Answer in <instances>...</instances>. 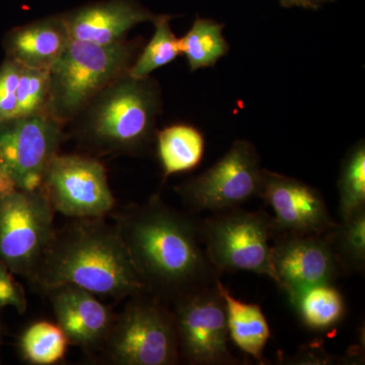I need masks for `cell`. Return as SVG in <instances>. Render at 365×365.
I'll return each instance as SVG.
<instances>
[{"instance_id":"obj_3","label":"cell","mask_w":365,"mask_h":365,"mask_svg":"<svg viewBox=\"0 0 365 365\" xmlns=\"http://www.w3.org/2000/svg\"><path fill=\"white\" fill-rule=\"evenodd\" d=\"M160 108L157 83L126 72L106 86L76 118L74 132L81 143L98 155H137L155 137Z\"/></svg>"},{"instance_id":"obj_20","label":"cell","mask_w":365,"mask_h":365,"mask_svg":"<svg viewBox=\"0 0 365 365\" xmlns=\"http://www.w3.org/2000/svg\"><path fill=\"white\" fill-rule=\"evenodd\" d=\"M223 26L197 19L189 32L179 39L181 54L186 56L192 71L215 66L228 51Z\"/></svg>"},{"instance_id":"obj_1","label":"cell","mask_w":365,"mask_h":365,"mask_svg":"<svg viewBox=\"0 0 365 365\" xmlns=\"http://www.w3.org/2000/svg\"><path fill=\"white\" fill-rule=\"evenodd\" d=\"M113 216L145 292L165 304L220 278L204 250L198 222L160 196L125 206Z\"/></svg>"},{"instance_id":"obj_4","label":"cell","mask_w":365,"mask_h":365,"mask_svg":"<svg viewBox=\"0 0 365 365\" xmlns=\"http://www.w3.org/2000/svg\"><path fill=\"white\" fill-rule=\"evenodd\" d=\"M133 44L96 45L71 40L49 69L45 114L61 125L74 121L106 86L128 72Z\"/></svg>"},{"instance_id":"obj_11","label":"cell","mask_w":365,"mask_h":365,"mask_svg":"<svg viewBox=\"0 0 365 365\" xmlns=\"http://www.w3.org/2000/svg\"><path fill=\"white\" fill-rule=\"evenodd\" d=\"M62 127L46 114L0 123V163L16 189L40 188L46 169L66 138Z\"/></svg>"},{"instance_id":"obj_2","label":"cell","mask_w":365,"mask_h":365,"mask_svg":"<svg viewBox=\"0 0 365 365\" xmlns=\"http://www.w3.org/2000/svg\"><path fill=\"white\" fill-rule=\"evenodd\" d=\"M31 283L42 292L76 285L117 300L146 292L119 230L105 217L71 220L55 230Z\"/></svg>"},{"instance_id":"obj_10","label":"cell","mask_w":365,"mask_h":365,"mask_svg":"<svg viewBox=\"0 0 365 365\" xmlns=\"http://www.w3.org/2000/svg\"><path fill=\"white\" fill-rule=\"evenodd\" d=\"M39 189L55 212L71 220L105 217L116 208L104 165L86 155H55Z\"/></svg>"},{"instance_id":"obj_17","label":"cell","mask_w":365,"mask_h":365,"mask_svg":"<svg viewBox=\"0 0 365 365\" xmlns=\"http://www.w3.org/2000/svg\"><path fill=\"white\" fill-rule=\"evenodd\" d=\"M215 283L225 302L228 337L242 352L253 357L259 364H265L264 350L270 339L271 331L261 307L235 299L220 278Z\"/></svg>"},{"instance_id":"obj_24","label":"cell","mask_w":365,"mask_h":365,"mask_svg":"<svg viewBox=\"0 0 365 365\" xmlns=\"http://www.w3.org/2000/svg\"><path fill=\"white\" fill-rule=\"evenodd\" d=\"M169 16H155V31L135 63L128 69L132 78H148L151 72L168 66L181 54L179 39L173 33Z\"/></svg>"},{"instance_id":"obj_7","label":"cell","mask_w":365,"mask_h":365,"mask_svg":"<svg viewBox=\"0 0 365 365\" xmlns=\"http://www.w3.org/2000/svg\"><path fill=\"white\" fill-rule=\"evenodd\" d=\"M55 210L40 189L0 195V260L32 281L54 235Z\"/></svg>"},{"instance_id":"obj_25","label":"cell","mask_w":365,"mask_h":365,"mask_svg":"<svg viewBox=\"0 0 365 365\" xmlns=\"http://www.w3.org/2000/svg\"><path fill=\"white\" fill-rule=\"evenodd\" d=\"M49 96V71L21 66L16 101V118L45 114Z\"/></svg>"},{"instance_id":"obj_8","label":"cell","mask_w":365,"mask_h":365,"mask_svg":"<svg viewBox=\"0 0 365 365\" xmlns=\"http://www.w3.org/2000/svg\"><path fill=\"white\" fill-rule=\"evenodd\" d=\"M263 172L253 144L237 140L210 169L182 182L176 191L193 212H220L260 198Z\"/></svg>"},{"instance_id":"obj_5","label":"cell","mask_w":365,"mask_h":365,"mask_svg":"<svg viewBox=\"0 0 365 365\" xmlns=\"http://www.w3.org/2000/svg\"><path fill=\"white\" fill-rule=\"evenodd\" d=\"M107 364L174 365L181 361L172 309L148 292L116 314L102 350Z\"/></svg>"},{"instance_id":"obj_12","label":"cell","mask_w":365,"mask_h":365,"mask_svg":"<svg viewBox=\"0 0 365 365\" xmlns=\"http://www.w3.org/2000/svg\"><path fill=\"white\" fill-rule=\"evenodd\" d=\"M271 251L273 280L292 304L307 288L335 282L344 275L326 235H276Z\"/></svg>"},{"instance_id":"obj_30","label":"cell","mask_w":365,"mask_h":365,"mask_svg":"<svg viewBox=\"0 0 365 365\" xmlns=\"http://www.w3.org/2000/svg\"><path fill=\"white\" fill-rule=\"evenodd\" d=\"M4 333H6V328H4V322H2L1 317H0V349H1Z\"/></svg>"},{"instance_id":"obj_9","label":"cell","mask_w":365,"mask_h":365,"mask_svg":"<svg viewBox=\"0 0 365 365\" xmlns=\"http://www.w3.org/2000/svg\"><path fill=\"white\" fill-rule=\"evenodd\" d=\"M173 304L181 360L193 365L241 364L228 349L227 309L216 283L182 295Z\"/></svg>"},{"instance_id":"obj_13","label":"cell","mask_w":365,"mask_h":365,"mask_svg":"<svg viewBox=\"0 0 365 365\" xmlns=\"http://www.w3.org/2000/svg\"><path fill=\"white\" fill-rule=\"evenodd\" d=\"M260 198L274 211L273 237L324 235L335 227L325 199L306 182L264 170Z\"/></svg>"},{"instance_id":"obj_16","label":"cell","mask_w":365,"mask_h":365,"mask_svg":"<svg viewBox=\"0 0 365 365\" xmlns=\"http://www.w3.org/2000/svg\"><path fill=\"white\" fill-rule=\"evenodd\" d=\"M61 14L18 26L7 34L4 48L9 58L30 68L49 71L71 44Z\"/></svg>"},{"instance_id":"obj_28","label":"cell","mask_w":365,"mask_h":365,"mask_svg":"<svg viewBox=\"0 0 365 365\" xmlns=\"http://www.w3.org/2000/svg\"><path fill=\"white\" fill-rule=\"evenodd\" d=\"M289 364H331V359L321 343H312L304 346L294 359H290Z\"/></svg>"},{"instance_id":"obj_23","label":"cell","mask_w":365,"mask_h":365,"mask_svg":"<svg viewBox=\"0 0 365 365\" xmlns=\"http://www.w3.org/2000/svg\"><path fill=\"white\" fill-rule=\"evenodd\" d=\"M341 220L365 209V145L359 141L348 151L341 165L339 180Z\"/></svg>"},{"instance_id":"obj_29","label":"cell","mask_w":365,"mask_h":365,"mask_svg":"<svg viewBox=\"0 0 365 365\" xmlns=\"http://www.w3.org/2000/svg\"><path fill=\"white\" fill-rule=\"evenodd\" d=\"M16 189V187L13 179L7 174L4 165L0 163V195L9 193V192L14 191Z\"/></svg>"},{"instance_id":"obj_15","label":"cell","mask_w":365,"mask_h":365,"mask_svg":"<svg viewBox=\"0 0 365 365\" xmlns=\"http://www.w3.org/2000/svg\"><path fill=\"white\" fill-rule=\"evenodd\" d=\"M71 40L96 45L122 42L129 30L155 14L135 0H105L76 7L61 14Z\"/></svg>"},{"instance_id":"obj_27","label":"cell","mask_w":365,"mask_h":365,"mask_svg":"<svg viewBox=\"0 0 365 365\" xmlns=\"http://www.w3.org/2000/svg\"><path fill=\"white\" fill-rule=\"evenodd\" d=\"M6 307H13L19 313L24 314L28 302L20 283L14 280V274L0 260V309Z\"/></svg>"},{"instance_id":"obj_18","label":"cell","mask_w":365,"mask_h":365,"mask_svg":"<svg viewBox=\"0 0 365 365\" xmlns=\"http://www.w3.org/2000/svg\"><path fill=\"white\" fill-rule=\"evenodd\" d=\"M158 155L167 179L172 175L189 172L202 162L205 139L195 127L175 124L158 132Z\"/></svg>"},{"instance_id":"obj_14","label":"cell","mask_w":365,"mask_h":365,"mask_svg":"<svg viewBox=\"0 0 365 365\" xmlns=\"http://www.w3.org/2000/svg\"><path fill=\"white\" fill-rule=\"evenodd\" d=\"M56 324L71 345L86 352L101 351L116 314L96 294L71 284L55 285L46 289Z\"/></svg>"},{"instance_id":"obj_22","label":"cell","mask_w":365,"mask_h":365,"mask_svg":"<svg viewBox=\"0 0 365 365\" xmlns=\"http://www.w3.org/2000/svg\"><path fill=\"white\" fill-rule=\"evenodd\" d=\"M325 235L344 274L364 270L365 209L336 223Z\"/></svg>"},{"instance_id":"obj_6","label":"cell","mask_w":365,"mask_h":365,"mask_svg":"<svg viewBox=\"0 0 365 365\" xmlns=\"http://www.w3.org/2000/svg\"><path fill=\"white\" fill-rule=\"evenodd\" d=\"M209 262L220 274L247 271L274 278L269 240L273 220L263 211L232 208L198 223Z\"/></svg>"},{"instance_id":"obj_19","label":"cell","mask_w":365,"mask_h":365,"mask_svg":"<svg viewBox=\"0 0 365 365\" xmlns=\"http://www.w3.org/2000/svg\"><path fill=\"white\" fill-rule=\"evenodd\" d=\"M304 325L314 331L333 328L344 318L346 304L332 283L307 288L294 302Z\"/></svg>"},{"instance_id":"obj_31","label":"cell","mask_w":365,"mask_h":365,"mask_svg":"<svg viewBox=\"0 0 365 365\" xmlns=\"http://www.w3.org/2000/svg\"><path fill=\"white\" fill-rule=\"evenodd\" d=\"M287 2H302L306 1V0H285Z\"/></svg>"},{"instance_id":"obj_26","label":"cell","mask_w":365,"mask_h":365,"mask_svg":"<svg viewBox=\"0 0 365 365\" xmlns=\"http://www.w3.org/2000/svg\"><path fill=\"white\" fill-rule=\"evenodd\" d=\"M21 66L7 57L0 66V123L16 118L19 79Z\"/></svg>"},{"instance_id":"obj_21","label":"cell","mask_w":365,"mask_h":365,"mask_svg":"<svg viewBox=\"0 0 365 365\" xmlns=\"http://www.w3.org/2000/svg\"><path fill=\"white\" fill-rule=\"evenodd\" d=\"M69 345L62 329L48 321L35 322L29 326L19 341L21 357L34 365L58 364L66 356Z\"/></svg>"}]
</instances>
